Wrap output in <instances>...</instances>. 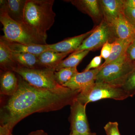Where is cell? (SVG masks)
<instances>
[{
	"instance_id": "obj_26",
	"label": "cell",
	"mask_w": 135,
	"mask_h": 135,
	"mask_svg": "<svg viewBox=\"0 0 135 135\" xmlns=\"http://www.w3.org/2000/svg\"><path fill=\"white\" fill-rule=\"evenodd\" d=\"M124 15L135 28V9L125 5Z\"/></svg>"
},
{
	"instance_id": "obj_11",
	"label": "cell",
	"mask_w": 135,
	"mask_h": 135,
	"mask_svg": "<svg viewBox=\"0 0 135 135\" xmlns=\"http://www.w3.org/2000/svg\"><path fill=\"white\" fill-rule=\"evenodd\" d=\"M65 1L71 3L80 11L89 16L94 22L98 23V25L103 19L98 0H71Z\"/></svg>"
},
{
	"instance_id": "obj_2",
	"label": "cell",
	"mask_w": 135,
	"mask_h": 135,
	"mask_svg": "<svg viewBox=\"0 0 135 135\" xmlns=\"http://www.w3.org/2000/svg\"><path fill=\"white\" fill-rule=\"evenodd\" d=\"M5 0L0 1V22L3 26L4 35L0 38L12 42L26 44H47V37L42 36L24 22H18L8 15Z\"/></svg>"
},
{
	"instance_id": "obj_25",
	"label": "cell",
	"mask_w": 135,
	"mask_h": 135,
	"mask_svg": "<svg viewBox=\"0 0 135 135\" xmlns=\"http://www.w3.org/2000/svg\"><path fill=\"white\" fill-rule=\"evenodd\" d=\"M113 46V43H111L107 41L101 48L100 56L102 58L105 59V60L109 58L112 52Z\"/></svg>"
},
{
	"instance_id": "obj_1",
	"label": "cell",
	"mask_w": 135,
	"mask_h": 135,
	"mask_svg": "<svg viewBox=\"0 0 135 135\" xmlns=\"http://www.w3.org/2000/svg\"><path fill=\"white\" fill-rule=\"evenodd\" d=\"M17 75L16 92L1 107L0 135L12 133L18 122L32 114L59 110L70 106L80 92L63 86L52 89L36 88Z\"/></svg>"
},
{
	"instance_id": "obj_30",
	"label": "cell",
	"mask_w": 135,
	"mask_h": 135,
	"mask_svg": "<svg viewBox=\"0 0 135 135\" xmlns=\"http://www.w3.org/2000/svg\"><path fill=\"white\" fill-rule=\"evenodd\" d=\"M27 135H48L43 130H38L32 131Z\"/></svg>"
},
{
	"instance_id": "obj_21",
	"label": "cell",
	"mask_w": 135,
	"mask_h": 135,
	"mask_svg": "<svg viewBox=\"0 0 135 135\" xmlns=\"http://www.w3.org/2000/svg\"><path fill=\"white\" fill-rule=\"evenodd\" d=\"M89 51L88 50H84L73 52L67 58L63 60L58 65L56 68L55 71L65 68H77L83 59L89 53Z\"/></svg>"
},
{
	"instance_id": "obj_5",
	"label": "cell",
	"mask_w": 135,
	"mask_h": 135,
	"mask_svg": "<svg viewBox=\"0 0 135 135\" xmlns=\"http://www.w3.org/2000/svg\"><path fill=\"white\" fill-rule=\"evenodd\" d=\"M128 97L121 88L105 83L95 82L92 86L80 91L76 100L87 105L89 103L103 99H112L121 101Z\"/></svg>"
},
{
	"instance_id": "obj_4",
	"label": "cell",
	"mask_w": 135,
	"mask_h": 135,
	"mask_svg": "<svg viewBox=\"0 0 135 135\" xmlns=\"http://www.w3.org/2000/svg\"><path fill=\"white\" fill-rule=\"evenodd\" d=\"M135 64L128 59L126 54L110 64L100 66L101 68L97 75L95 82L105 83L120 88Z\"/></svg>"
},
{
	"instance_id": "obj_14",
	"label": "cell",
	"mask_w": 135,
	"mask_h": 135,
	"mask_svg": "<svg viewBox=\"0 0 135 135\" xmlns=\"http://www.w3.org/2000/svg\"><path fill=\"white\" fill-rule=\"evenodd\" d=\"M13 71H1L0 94L8 97L13 95L18 88V78Z\"/></svg>"
},
{
	"instance_id": "obj_19",
	"label": "cell",
	"mask_w": 135,
	"mask_h": 135,
	"mask_svg": "<svg viewBox=\"0 0 135 135\" xmlns=\"http://www.w3.org/2000/svg\"><path fill=\"white\" fill-rule=\"evenodd\" d=\"M12 56L19 66L31 69H43L39 64L38 56L27 53H14Z\"/></svg>"
},
{
	"instance_id": "obj_22",
	"label": "cell",
	"mask_w": 135,
	"mask_h": 135,
	"mask_svg": "<svg viewBox=\"0 0 135 135\" xmlns=\"http://www.w3.org/2000/svg\"><path fill=\"white\" fill-rule=\"evenodd\" d=\"M79 72L77 68H65L55 71V79L58 84L63 86L68 82Z\"/></svg>"
},
{
	"instance_id": "obj_16",
	"label": "cell",
	"mask_w": 135,
	"mask_h": 135,
	"mask_svg": "<svg viewBox=\"0 0 135 135\" xmlns=\"http://www.w3.org/2000/svg\"><path fill=\"white\" fill-rule=\"evenodd\" d=\"M10 50L14 53H27L39 56L42 53L50 50L49 44H26L4 40Z\"/></svg>"
},
{
	"instance_id": "obj_7",
	"label": "cell",
	"mask_w": 135,
	"mask_h": 135,
	"mask_svg": "<svg viewBox=\"0 0 135 135\" xmlns=\"http://www.w3.org/2000/svg\"><path fill=\"white\" fill-rule=\"evenodd\" d=\"M116 39L110 25L103 19L99 25L94 28L92 33L74 52L97 50L102 48L107 41L113 43Z\"/></svg>"
},
{
	"instance_id": "obj_28",
	"label": "cell",
	"mask_w": 135,
	"mask_h": 135,
	"mask_svg": "<svg viewBox=\"0 0 135 135\" xmlns=\"http://www.w3.org/2000/svg\"><path fill=\"white\" fill-rule=\"evenodd\" d=\"M126 56L128 60L131 62H135V38L128 47L126 51Z\"/></svg>"
},
{
	"instance_id": "obj_6",
	"label": "cell",
	"mask_w": 135,
	"mask_h": 135,
	"mask_svg": "<svg viewBox=\"0 0 135 135\" xmlns=\"http://www.w3.org/2000/svg\"><path fill=\"white\" fill-rule=\"evenodd\" d=\"M14 72L33 86L40 88H57L62 86L56 81L53 70L46 69H31L19 66Z\"/></svg>"
},
{
	"instance_id": "obj_24",
	"label": "cell",
	"mask_w": 135,
	"mask_h": 135,
	"mask_svg": "<svg viewBox=\"0 0 135 135\" xmlns=\"http://www.w3.org/2000/svg\"><path fill=\"white\" fill-rule=\"evenodd\" d=\"M106 135H121L119 128L118 123L116 122H109L104 127Z\"/></svg>"
},
{
	"instance_id": "obj_3",
	"label": "cell",
	"mask_w": 135,
	"mask_h": 135,
	"mask_svg": "<svg viewBox=\"0 0 135 135\" xmlns=\"http://www.w3.org/2000/svg\"><path fill=\"white\" fill-rule=\"evenodd\" d=\"M54 0H26L24 23L42 36L47 37V32L53 26L56 14Z\"/></svg>"
},
{
	"instance_id": "obj_15",
	"label": "cell",
	"mask_w": 135,
	"mask_h": 135,
	"mask_svg": "<svg viewBox=\"0 0 135 135\" xmlns=\"http://www.w3.org/2000/svg\"><path fill=\"white\" fill-rule=\"evenodd\" d=\"M71 52L60 53L53 51H46L38 56L39 64L43 69L55 71L57 66Z\"/></svg>"
},
{
	"instance_id": "obj_12",
	"label": "cell",
	"mask_w": 135,
	"mask_h": 135,
	"mask_svg": "<svg viewBox=\"0 0 135 135\" xmlns=\"http://www.w3.org/2000/svg\"><path fill=\"white\" fill-rule=\"evenodd\" d=\"M93 30L94 28L82 34L67 38L57 43L49 44V50L60 53H73L79 48L84 40L92 33Z\"/></svg>"
},
{
	"instance_id": "obj_27",
	"label": "cell",
	"mask_w": 135,
	"mask_h": 135,
	"mask_svg": "<svg viewBox=\"0 0 135 135\" xmlns=\"http://www.w3.org/2000/svg\"><path fill=\"white\" fill-rule=\"evenodd\" d=\"M102 57L101 56L95 57L91 60L89 64L87 66L83 71H87L92 69H96L100 67L101 66Z\"/></svg>"
},
{
	"instance_id": "obj_32",
	"label": "cell",
	"mask_w": 135,
	"mask_h": 135,
	"mask_svg": "<svg viewBox=\"0 0 135 135\" xmlns=\"http://www.w3.org/2000/svg\"><path fill=\"white\" fill-rule=\"evenodd\" d=\"M8 135H13L12 134V133H11V134H9Z\"/></svg>"
},
{
	"instance_id": "obj_29",
	"label": "cell",
	"mask_w": 135,
	"mask_h": 135,
	"mask_svg": "<svg viewBox=\"0 0 135 135\" xmlns=\"http://www.w3.org/2000/svg\"><path fill=\"white\" fill-rule=\"evenodd\" d=\"M123 1L126 6L135 9V0H123Z\"/></svg>"
},
{
	"instance_id": "obj_10",
	"label": "cell",
	"mask_w": 135,
	"mask_h": 135,
	"mask_svg": "<svg viewBox=\"0 0 135 135\" xmlns=\"http://www.w3.org/2000/svg\"><path fill=\"white\" fill-rule=\"evenodd\" d=\"M109 23L112 27L116 39L133 41L135 38V28L127 19L124 13Z\"/></svg>"
},
{
	"instance_id": "obj_8",
	"label": "cell",
	"mask_w": 135,
	"mask_h": 135,
	"mask_svg": "<svg viewBox=\"0 0 135 135\" xmlns=\"http://www.w3.org/2000/svg\"><path fill=\"white\" fill-rule=\"evenodd\" d=\"M86 106L76 100L70 105L69 121L72 133L86 134L91 132L86 114Z\"/></svg>"
},
{
	"instance_id": "obj_13",
	"label": "cell",
	"mask_w": 135,
	"mask_h": 135,
	"mask_svg": "<svg viewBox=\"0 0 135 135\" xmlns=\"http://www.w3.org/2000/svg\"><path fill=\"white\" fill-rule=\"evenodd\" d=\"M103 19L108 23L124 13L125 4L123 0H99Z\"/></svg>"
},
{
	"instance_id": "obj_23",
	"label": "cell",
	"mask_w": 135,
	"mask_h": 135,
	"mask_svg": "<svg viewBox=\"0 0 135 135\" xmlns=\"http://www.w3.org/2000/svg\"><path fill=\"white\" fill-rule=\"evenodd\" d=\"M120 88L127 93L129 97H133L135 95V64Z\"/></svg>"
},
{
	"instance_id": "obj_20",
	"label": "cell",
	"mask_w": 135,
	"mask_h": 135,
	"mask_svg": "<svg viewBox=\"0 0 135 135\" xmlns=\"http://www.w3.org/2000/svg\"><path fill=\"white\" fill-rule=\"evenodd\" d=\"M132 41L129 40L116 39L113 42L112 49L109 58L105 60L101 66H103L110 64L120 58L122 56L126 55L128 47Z\"/></svg>"
},
{
	"instance_id": "obj_18",
	"label": "cell",
	"mask_w": 135,
	"mask_h": 135,
	"mask_svg": "<svg viewBox=\"0 0 135 135\" xmlns=\"http://www.w3.org/2000/svg\"><path fill=\"white\" fill-rule=\"evenodd\" d=\"M26 0H5L6 10L10 17L18 22H23Z\"/></svg>"
},
{
	"instance_id": "obj_9",
	"label": "cell",
	"mask_w": 135,
	"mask_h": 135,
	"mask_svg": "<svg viewBox=\"0 0 135 135\" xmlns=\"http://www.w3.org/2000/svg\"><path fill=\"white\" fill-rule=\"evenodd\" d=\"M101 68L100 66L87 71L79 72L63 86L73 90L82 91L95 83L97 75Z\"/></svg>"
},
{
	"instance_id": "obj_17",
	"label": "cell",
	"mask_w": 135,
	"mask_h": 135,
	"mask_svg": "<svg viewBox=\"0 0 135 135\" xmlns=\"http://www.w3.org/2000/svg\"><path fill=\"white\" fill-rule=\"evenodd\" d=\"M19 67L12 56V52L2 40L0 39V68L1 71H14Z\"/></svg>"
},
{
	"instance_id": "obj_31",
	"label": "cell",
	"mask_w": 135,
	"mask_h": 135,
	"mask_svg": "<svg viewBox=\"0 0 135 135\" xmlns=\"http://www.w3.org/2000/svg\"><path fill=\"white\" fill-rule=\"evenodd\" d=\"M96 133H89V134H77V133H72L71 132L69 135H96Z\"/></svg>"
}]
</instances>
